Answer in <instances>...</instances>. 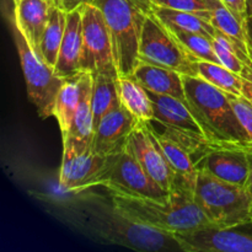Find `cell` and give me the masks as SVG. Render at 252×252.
<instances>
[{"label":"cell","mask_w":252,"mask_h":252,"mask_svg":"<svg viewBox=\"0 0 252 252\" xmlns=\"http://www.w3.org/2000/svg\"><path fill=\"white\" fill-rule=\"evenodd\" d=\"M117 88L121 106L125 107L138 122H152L154 120V106L148 95V90L134 78L118 75Z\"/></svg>","instance_id":"22"},{"label":"cell","mask_w":252,"mask_h":252,"mask_svg":"<svg viewBox=\"0 0 252 252\" xmlns=\"http://www.w3.org/2000/svg\"><path fill=\"white\" fill-rule=\"evenodd\" d=\"M138 121L125 107L110 111L100 121L94 133L91 149L96 154L110 157L125 149L128 144V138Z\"/></svg>","instance_id":"15"},{"label":"cell","mask_w":252,"mask_h":252,"mask_svg":"<svg viewBox=\"0 0 252 252\" xmlns=\"http://www.w3.org/2000/svg\"><path fill=\"white\" fill-rule=\"evenodd\" d=\"M248 32H249V38H250V51H251V54H252V29L248 26Z\"/></svg>","instance_id":"36"},{"label":"cell","mask_w":252,"mask_h":252,"mask_svg":"<svg viewBox=\"0 0 252 252\" xmlns=\"http://www.w3.org/2000/svg\"><path fill=\"white\" fill-rule=\"evenodd\" d=\"M110 157L96 154L90 145L73 138L63 139L59 185L66 193H78L100 186Z\"/></svg>","instance_id":"10"},{"label":"cell","mask_w":252,"mask_h":252,"mask_svg":"<svg viewBox=\"0 0 252 252\" xmlns=\"http://www.w3.org/2000/svg\"><path fill=\"white\" fill-rule=\"evenodd\" d=\"M211 10V24L217 31L221 32L234 42L236 47L252 59L250 38L248 32V19L239 17L221 0H207Z\"/></svg>","instance_id":"20"},{"label":"cell","mask_w":252,"mask_h":252,"mask_svg":"<svg viewBox=\"0 0 252 252\" xmlns=\"http://www.w3.org/2000/svg\"><path fill=\"white\" fill-rule=\"evenodd\" d=\"M229 97H230L236 116L240 120L244 129L248 133L249 139L252 144V103L244 96L229 95Z\"/></svg>","instance_id":"30"},{"label":"cell","mask_w":252,"mask_h":252,"mask_svg":"<svg viewBox=\"0 0 252 252\" xmlns=\"http://www.w3.org/2000/svg\"><path fill=\"white\" fill-rule=\"evenodd\" d=\"M184 85L187 105L201 123L213 149H240L252 155V144L229 94L199 76L184 75Z\"/></svg>","instance_id":"2"},{"label":"cell","mask_w":252,"mask_h":252,"mask_svg":"<svg viewBox=\"0 0 252 252\" xmlns=\"http://www.w3.org/2000/svg\"><path fill=\"white\" fill-rule=\"evenodd\" d=\"M139 62L164 66L182 75L197 76L192 61L169 27L165 26L152 11L148 14L140 36Z\"/></svg>","instance_id":"8"},{"label":"cell","mask_w":252,"mask_h":252,"mask_svg":"<svg viewBox=\"0 0 252 252\" xmlns=\"http://www.w3.org/2000/svg\"><path fill=\"white\" fill-rule=\"evenodd\" d=\"M130 76L134 78L148 91H152L158 95L172 96L187 102L184 75L179 71L145 63V62H138Z\"/></svg>","instance_id":"19"},{"label":"cell","mask_w":252,"mask_h":252,"mask_svg":"<svg viewBox=\"0 0 252 252\" xmlns=\"http://www.w3.org/2000/svg\"><path fill=\"white\" fill-rule=\"evenodd\" d=\"M91 106H93L94 130H95L100 121L110 111L121 106L117 76L108 75V74H93Z\"/></svg>","instance_id":"23"},{"label":"cell","mask_w":252,"mask_h":252,"mask_svg":"<svg viewBox=\"0 0 252 252\" xmlns=\"http://www.w3.org/2000/svg\"><path fill=\"white\" fill-rule=\"evenodd\" d=\"M54 5V0H20L14 4L12 19L38 56L39 43Z\"/></svg>","instance_id":"16"},{"label":"cell","mask_w":252,"mask_h":252,"mask_svg":"<svg viewBox=\"0 0 252 252\" xmlns=\"http://www.w3.org/2000/svg\"><path fill=\"white\" fill-rule=\"evenodd\" d=\"M248 26L252 29V0H248Z\"/></svg>","instance_id":"34"},{"label":"cell","mask_w":252,"mask_h":252,"mask_svg":"<svg viewBox=\"0 0 252 252\" xmlns=\"http://www.w3.org/2000/svg\"><path fill=\"white\" fill-rule=\"evenodd\" d=\"M194 202L212 225L235 228L252 221V194L249 189L203 170H198Z\"/></svg>","instance_id":"5"},{"label":"cell","mask_w":252,"mask_h":252,"mask_svg":"<svg viewBox=\"0 0 252 252\" xmlns=\"http://www.w3.org/2000/svg\"><path fill=\"white\" fill-rule=\"evenodd\" d=\"M150 11L162 22L166 27L171 30H184L189 32H197V33L206 34L212 37L216 34L217 30L206 17L198 14L181 10L167 9V7L154 6L150 5Z\"/></svg>","instance_id":"24"},{"label":"cell","mask_w":252,"mask_h":252,"mask_svg":"<svg viewBox=\"0 0 252 252\" xmlns=\"http://www.w3.org/2000/svg\"><path fill=\"white\" fill-rule=\"evenodd\" d=\"M66 25V12L54 5L51 11L48 25L39 43V56L48 65L54 68L58 59L59 49L63 42L64 31Z\"/></svg>","instance_id":"26"},{"label":"cell","mask_w":252,"mask_h":252,"mask_svg":"<svg viewBox=\"0 0 252 252\" xmlns=\"http://www.w3.org/2000/svg\"><path fill=\"white\" fill-rule=\"evenodd\" d=\"M12 1H14V4H16V2H19L20 0H12Z\"/></svg>","instance_id":"38"},{"label":"cell","mask_w":252,"mask_h":252,"mask_svg":"<svg viewBox=\"0 0 252 252\" xmlns=\"http://www.w3.org/2000/svg\"><path fill=\"white\" fill-rule=\"evenodd\" d=\"M243 96L252 103V76L243 78Z\"/></svg>","instance_id":"33"},{"label":"cell","mask_w":252,"mask_h":252,"mask_svg":"<svg viewBox=\"0 0 252 252\" xmlns=\"http://www.w3.org/2000/svg\"><path fill=\"white\" fill-rule=\"evenodd\" d=\"M44 211L73 230L106 245L142 252L184 251L174 234L137 223L111 198L91 189L64 197L38 194Z\"/></svg>","instance_id":"1"},{"label":"cell","mask_w":252,"mask_h":252,"mask_svg":"<svg viewBox=\"0 0 252 252\" xmlns=\"http://www.w3.org/2000/svg\"><path fill=\"white\" fill-rule=\"evenodd\" d=\"M245 187L249 189V192H250V193L252 194V155H251V170H250V175H249V179H248V181H246Z\"/></svg>","instance_id":"35"},{"label":"cell","mask_w":252,"mask_h":252,"mask_svg":"<svg viewBox=\"0 0 252 252\" xmlns=\"http://www.w3.org/2000/svg\"><path fill=\"white\" fill-rule=\"evenodd\" d=\"M100 186L106 187L110 193L145 198L167 199L171 194L145 172L128 144L117 154L110 155V162Z\"/></svg>","instance_id":"9"},{"label":"cell","mask_w":252,"mask_h":252,"mask_svg":"<svg viewBox=\"0 0 252 252\" xmlns=\"http://www.w3.org/2000/svg\"><path fill=\"white\" fill-rule=\"evenodd\" d=\"M15 46L26 81L27 95L42 120L54 116L57 96L65 79L61 78L54 68L44 62L30 46L15 20H10Z\"/></svg>","instance_id":"6"},{"label":"cell","mask_w":252,"mask_h":252,"mask_svg":"<svg viewBox=\"0 0 252 252\" xmlns=\"http://www.w3.org/2000/svg\"><path fill=\"white\" fill-rule=\"evenodd\" d=\"M110 30L118 75L130 76L139 58L143 25L150 12L147 0H95Z\"/></svg>","instance_id":"4"},{"label":"cell","mask_w":252,"mask_h":252,"mask_svg":"<svg viewBox=\"0 0 252 252\" xmlns=\"http://www.w3.org/2000/svg\"><path fill=\"white\" fill-rule=\"evenodd\" d=\"M154 134L155 140L161 148L165 158L169 161L172 171L175 172V187L182 189L187 194L194 198V191H196L197 177H198V169L196 166L193 158L189 152L181 145L177 144L166 135L158 132L153 125L150 123ZM174 187V189H175Z\"/></svg>","instance_id":"18"},{"label":"cell","mask_w":252,"mask_h":252,"mask_svg":"<svg viewBox=\"0 0 252 252\" xmlns=\"http://www.w3.org/2000/svg\"><path fill=\"white\" fill-rule=\"evenodd\" d=\"M94 1L95 0H54V4H56V6H58L59 9L68 14V12L74 11V10L80 9L83 5L94 4Z\"/></svg>","instance_id":"31"},{"label":"cell","mask_w":252,"mask_h":252,"mask_svg":"<svg viewBox=\"0 0 252 252\" xmlns=\"http://www.w3.org/2000/svg\"><path fill=\"white\" fill-rule=\"evenodd\" d=\"M80 10L83 16L81 71L118 76L112 39L103 14L94 4L83 5Z\"/></svg>","instance_id":"11"},{"label":"cell","mask_w":252,"mask_h":252,"mask_svg":"<svg viewBox=\"0 0 252 252\" xmlns=\"http://www.w3.org/2000/svg\"><path fill=\"white\" fill-rule=\"evenodd\" d=\"M197 76L212 85L225 91L229 95L243 96V78L219 63L208 61H196Z\"/></svg>","instance_id":"27"},{"label":"cell","mask_w":252,"mask_h":252,"mask_svg":"<svg viewBox=\"0 0 252 252\" xmlns=\"http://www.w3.org/2000/svg\"><path fill=\"white\" fill-rule=\"evenodd\" d=\"M171 32L193 62L208 61L219 63V59L213 48L212 37L197 32L184 31V30H171Z\"/></svg>","instance_id":"28"},{"label":"cell","mask_w":252,"mask_h":252,"mask_svg":"<svg viewBox=\"0 0 252 252\" xmlns=\"http://www.w3.org/2000/svg\"><path fill=\"white\" fill-rule=\"evenodd\" d=\"M80 85V101L74 115L69 133L63 138H73L88 145H93L94 139V116L91 106V94H93V74L81 71L79 75Z\"/></svg>","instance_id":"21"},{"label":"cell","mask_w":252,"mask_h":252,"mask_svg":"<svg viewBox=\"0 0 252 252\" xmlns=\"http://www.w3.org/2000/svg\"><path fill=\"white\" fill-rule=\"evenodd\" d=\"M194 162L197 169L217 179L245 186L251 170V154L240 149L216 148L204 152Z\"/></svg>","instance_id":"14"},{"label":"cell","mask_w":252,"mask_h":252,"mask_svg":"<svg viewBox=\"0 0 252 252\" xmlns=\"http://www.w3.org/2000/svg\"><path fill=\"white\" fill-rule=\"evenodd\" d=\"M248 225H250V228H251V233H252V221L250 224H248Z\"/></svg>","instance_id":"37"},{"label":"cell","mask_w":252,"mask_h":252,"mask_svg":"<svg viewBox=\"0 0 252 252\" xmlns=\"http://www.w3.org/2000/svg\"><path fill=\"white\" fill-rule=\"evenodd\" d=\"M207 225L174 234L184 252H252V233Z\"/></svg>","instance_id":"12"},{"label":"cell","mask_w":252,"mask_h":252,"mask_svg":"<svg viewBox=\"0 0 252 252\" xmlns=\"http://www.w3.org/2000/svg\"><path fill=\"white\" fill-rule=\"evenodd\" d=\"M81 51H83V16L81 10L66 14V25L63 42L58 53L54 71L61 78L68 79L81 73Z\"/></svg>","instance_id":"17"},{"label":"cell","mask_w":252,"mask_h":252,"mask_svg":"<svg viewBox=\"0 0 252 252\" xmlns=\"http://www.w3.org/2000/svg\"><path fill=\"white\" fill-rule=\"evenodd\" d=\"M239 17L248 19V0H221Z\"/></svg>","instance_id":"32"},{"label":"cell","mask_w":252,"mask_h":252,"mask_svg":"<svg viewBox=\"0 0 252 252\" xmlns=\"http://www.w3.org/2000/svg\"><path fill=\"white\" fill-rule=\"evenodd\" d=\"M147 1L154 6L194 12L211 21V10L207 0H147Z\"/></svg>","instance_id":"29"},{"label":"cell","mask_w":252,"mask_h":252,"mask_svg":"<svg viewBox=\"0 0 252 252\" xmlns=\"http://www.w3.org/2000/svg\"><path fill=\"white\" fill-rule=\"evenodd\" d=\"M128 147L148 175L159 186L171 192L175 187V172L155 140L150 122H138L128 138Z\"/></svg>","instance_id":"13"},{"label":"cell","mask_w":252,"mask_h":252,"mask_svg":"<svg viewBox=\"0 0 252 252\" xmlns=\"http://www.w3.org/2000/svg\"><path fill=\"white\" fill-rule=\"evenodd\" d=\"M113 203L137 223L176 234L209 224L194 198L175 187L167 199L110 193Z\"/></svg>","instance_id":"3"},{"label":"cell","mask_w":252,"mask_h":252,"mask_svg":"<svg viewBox=\"0 0 252 252\" xmlns=\"http://www.w3.org/2000/svg\"><path fill=\"white\" fill-rule=\"evenodd\" d=\"M154 106V122L162 127L161 134L176 142L196 160L199 155L213 149L201 123L193 115L187 102L180 98L148 91Z\"/></svg>","instance_id":"7"},{"label":"cell","mask_w":252,"mask_h":252,"mask_svg":"<svg viewBox=\"0 0 252 252\" xmlns=\"http://www.w3.org/2000/svg\"><path fill=\"white\" fill-rule=\"evenodd\" d=\"M79 75L65 79L64 84L59 90L54 106V117L58 122L62 132V138L65 137L71 127L74 115L80 101V85H79Z\"/></svg>","instance_id":"25"}]
</instances>
